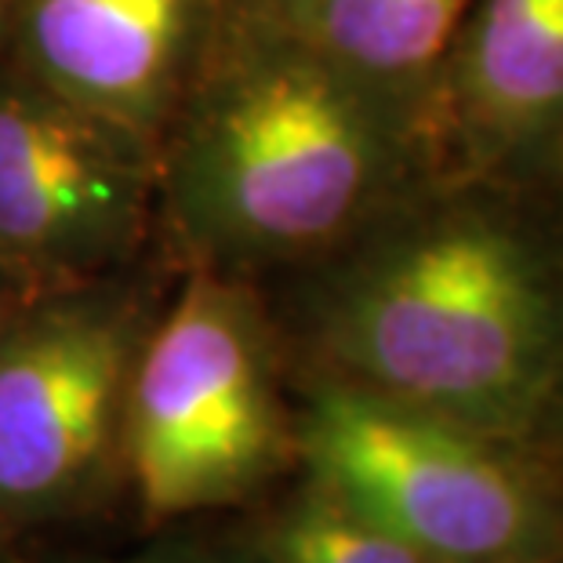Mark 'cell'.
Masks as SVG:
<instances>
[{
    "label": "cell",
    "mask_w": 563,
    "mask_h": 563,
    "mask_svg": "<svg viewBox=\"0 0 563 563\" xmlns=\"http://www.w3.org/2000/svg\"><path fill=\"white\" fill-rule=\"evenodd\" d=\"M371 88L422 106L473 0H251Z\"/></svg>",
    "instance_id": "9c48e42d"
},
{
    "label": "cell",
    "mask_w": 563,
    "mask_h": 563,
    "mask_svg": "<svg viewBox=\"0 0 563 563\" xmlns=\"http://www.w3.org/2000/svg\"><path fill=\"white\" fill-rule=\"evenodd\" d=\"M382 222L323 291L317 342L331 378L523 443L563 382L556 255L487 200Z\"/></svg>",
    "instance_id": "7a4b0ae2"
},
{
    "label": "cell",
    "mask_w": 563,
    "mask_h": 563,
    "mask_svg": "<svg viewBox=\"0 0 563 563\" xmlns=\"http://www.w3.org/2000/svg\"><path fill=\"white\" fill-rule=\"evenodd\" d=\"M556 150H560V157H563V135H560V142H556Z\"/></svg>",
    "instance_id": "5bb4252c"
},
{
    "label": "cell",
    "mask_w": 563,
    "mask_h": 563,
    "mask_svg": "<svg viewBox=\"0 0 563 563\" xmlns=\"http://www.w3.org/2000/svg\"><path fill=\"white\" fill-rule=\"evenodd\" d=\"M77 563H236V560L208 553V549H200V545H157V549H146V553H131L121 560H77Z\"/></svg>",
    "instance_id": "8fae6325"
},
{
    "label": "cell",
    "mask_w": 563,
    "mask_h": 563,
    "mask_svg": "<svg viewBox=\"0 0 563 563\" xmlns=\"http://www.w3.org/2000/svg\"><path fill=\"white\" fill-rule=\"evenodd\" d=\"M433 164L422 106L233 0L161 142L157 200L197 266L233 273L350 244Z\"/></svg>",
    "instance_id": "6da1fadb"
},
{
    "label": "cell",
    "mask_w": 563,
    "mask_h": 563,
    "mask_svg": "<svg viewBox=\"0 0 563 563\" xmlns=\"http://www.w3.org/2000/svg\"><path fill=\"white\" fill-rule=\"evenodd\" d=\"M146 309L110 284L30 295L0 339V523L80 512L121 462Z\"/></svg>",
    "instance_id": "5b68a950"
},
{
    "label": "cell",
    "mask_w": 563,
    "mask_h": 563,
    "mask_svg": "<svg viewBox=\"0 0 563 563\" xmlns=\"http://www.w3.org/2000/svg\"><path fill=\"white\" fill-rule=\"evenodd\" d=\"M161 150L0 66V277L33 295L99 277L142 241Z\"/></svg>",
    "instance_id": "8992f818"
},
{
    "label": "cell",
    "mask_w": 563,
    "mask_h": 563,
    "mask_svg": "<svg viewBox=\"0 0 563 563\" xmlns=\"http://www.w3.org/2000/svg\"><path fill=\"white\" fill-rule=\"evenodd\" d=\"M15 306H19V302H11V298H4V295H0V339H4V331H8V320H11V313H15Z\"/></svg>",
    "instance_id": "7c38bea8"
},
{
    "label": "cell",
    "mask_w": 563,
    "mask_h": 563,
    "mask_svg": "<svg viewBox=\"0 0 563 563\" xmlns=\"http://www.w3.org/2000/svg\"><path fill=\"white\" fill-rule=\"evenodd\" d=\"M313 484L433 563H556L563 501L520 443L323 378L295 422Z\"/></svg>",
    "instance_id": "277c9868"
},
{
    "label": "cell",
    "mask_w": 563,
    "mask_h": 563,
    "mask_svg": "<svg viewBox=\"0 0 563 563\" xmlns=\"http://www.w3.org/2000/svg\"><path fill=\"white\" fill-rule=\"evenodd\" d=\"M429 135L465 172H501L563 135V0H473L429 95Z\"/></svg>",
    "instance_id": "ba28073f"
},
{
    "label": "cell",
    "mask_w": 563,
    "mask_h": 563,
    "mask_svg": "<svg viewBox=\"0 0 563 563\" xmlns=\"http://www.w3.org/2000/svg\"><path fill=\"white\" fill-rule=\"evenodd\" d=\"M298 454L255 295L197 266L139 345L121 465L142 512L183 520L255 495Z\"/></svg>",
    "instance_id": "3957f363"
},
{
    "label": "cell",
    "mask_w": 563,
    "mask_h": 563,
    "mask_svg": "<svg viewBox=\"0 0 563 563\" xmlns=\"http://www.w3.org/2000/svg\"><path fill=\"white\" fill-rule=\"evenodd\" d=\"M0 527H4V523H0Z\"/></svg>",
    "instance_id": "9a60e30c"
},
{
    "label": "cell",
    "mask_w": 563,
    "mask_h": 563,
    "mask_svg": "<svg viewBox=\"0 0 563 563\" xmlns=\"http://www.w3.org/2000/svg\"><path fill=\"white\" fill-rule=\"evenodd\" d=\"M258 563H433L350 501L309 481L258 538Z\"/></svg>",
    "instance_id": "30bf717a"
},
{
    "label": "cell",
    "mask_w": 563,
    "mask_h": 563,
    "mask_svg": "<svg viewBox=\"0 0 563 563\" xmlns=\"http://www.w3.org/2000/svg\"><path fill=\"white\" fill-rule=\"evenodd\" d=\"M4 33H8V0H0V52H4Z\"/></svg>",
    "instance_id": "4fadbf2b"
},
{
    "label": "cell",
    "mask_w": 563,
    "mask_h": 563,
    "mask_svg": "<svg viewBox=\"0 0 563 563\" xmlns=\"http://www.w3.org/2000/svg\"><path fill=\"white\" fill-rule=\"evenodd\" d=\"M233 0H8V63L84 110L161 142Z\"/></svg>",
    "instance_id": "52a82bcc"
}]
</instances>
